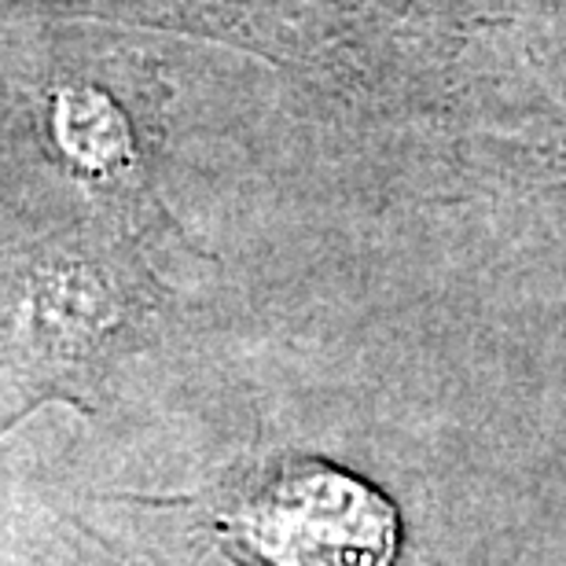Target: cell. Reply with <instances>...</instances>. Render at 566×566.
Masks as SVG:
<instances>
[{
	"mask_svg": "<svg viewBox=\"0 0 566 566\" xmlns=\"http://www.w3.org/2000/svg\"><path fill=\"white\" fill-rule=\"evenodd\" d=\"M394 534V507L321 460H283L221 515L243 566H387Z\"/></svg>",
	"mask_w": 566,
	"mask_h": 566,
	"instance_id": "6da1fadb",
	"label": "cell"
}]
</instances>
